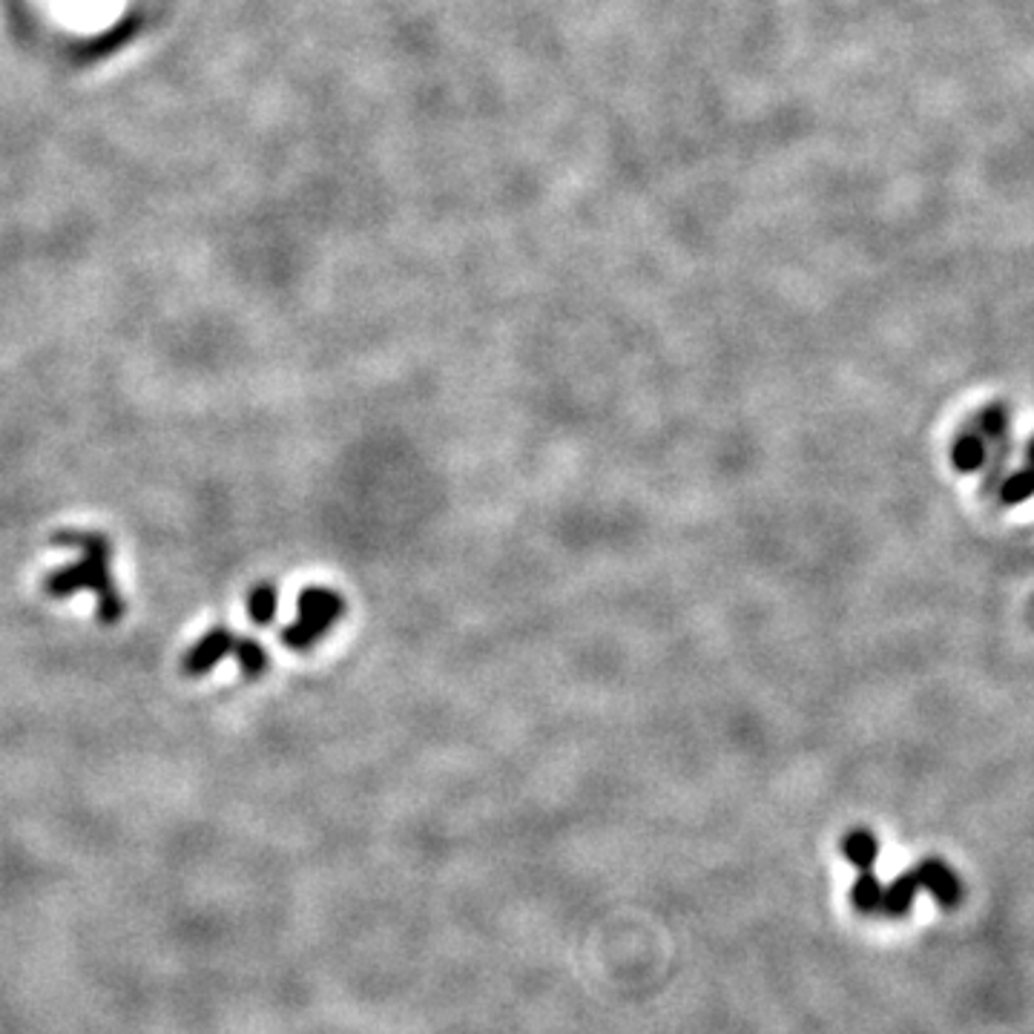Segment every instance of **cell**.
Returning <instances> with one entry per match:
<instances>
[{
  "label": "cell",
  "mask_w": 1034,
  "mask_h": 1034,
  "mask_svg": "<svg viewBox=\"0 0 1034 1034\" xmlns=\"http://www.w3.org/2000/svg\"><path fill=\"white\" fill-rule=\"evenodd\" d=\"M55 546L75 550L78 561L58 566L41 581V592L52 601H66L78 592L95 595V615L104 626H113L124 618L127 604L113 575V543L106 535L92 529H61L52 535Z\"/></svg>",
  "instance_id": "cell-1"
},
{
  "label": "cell",
  "mask_w": 1034,
  "mask_h": 1034,
  "mask_svg": "<svg viewBox=\"0 0 1034 1034\" xmlns=\"http://www.w3.org/2000/svg\"><path fill=\"white\" fill-rule=\"evenodd\" d=\"M345 613V601L339 592L325 586H308L296 598V621L281 629V644L294 653H308Z\"/></svg>",
  "instance_id": "cell-2"
},
{
  "label": "cell",
  "mask_w": 1034,
  "mask_h": 1034,
  "mask_svg": "<svg viewBox=\"0 0 1034 1034\" xmlns=\"http://www.w3.org/2000/svg\"><path fill=\"white\" fill-rule=\"evenodd\" d=\"M242 644V635L233 633L231 626L216 624L213 629H207L202 638L193 644L187 653L182 655V673L191 678L207 676L218 662H225V658H236Z\"/></svg>",
  "instance_id": "cell-3"
},
{
  "label": "cell",
  "mask_w": 1034,
  "mask_h": 1034,
  "mask_svg": "<svg viewBox=\"0 0 1034 1034\" xmlns=\"http://www.w3.org/2000/svg\"><path fill=\"white\" fill-rule=\"evenodd\" d=\"M914 877L922 888H929L936 905L958 908L963 902V885L954 877V871L940 859H925L920 868H914Z\"/></svg>",
  "instance_id": "cell-4"
},
{
  "label": "cell",
  "mask_w": 1034,
  "mask_h": 1034,
  "mask_svg": "<svg viewBox=\"0 0 1034 1034\" xmlns=\"http://www.w3.org/2000/svg\"><path fill=\"white\" fill-rule=\"evenodd\" d=\"M842 853L851 866L859 868V871H871L877 857H880V842H877V837H873L871 830H851V833L842 839Z\"/></svg>",
  "instance_id": "cell-5"
},
{
  "label": "cell",
  "mask_w": 1034,
  "mask_h": 1034,
  "mask_svg": "<svg viewBox=\"0 0 1034 1034\" xmlns=\"http://www.w3.org/2000/svg\"><path fill=\"white\" fill-rule=\"evenodd\" d=\"M917 888H920V882H917L914 871L897 877V880L882 891V911H885L888 917H905L908 911H911V905H914Z\"/></svg>",
  "instance_id": "cell-6"
},
{
  "label": "cell",
  "mask_w": 1034,
  "mask_h": 1034,
  "mask_svg": "<svg viewBox=\"0 0 1034 1034\" xmlns=\"http://www.w3.org/2000/svg\"><path fill=\"white\" fill-rule=\"evenodd\" d=\"M247 618L256 626H270L279 610V592L274 584H256L247 592Z\"/></svg>",
  "instance_id": "cell-7"
},
{
  "label": "cell",
  "mask_w": 1034,
  "mask_h": 1034,
  "mask_svg": "<svg viewBox=\"0 0 1034 1034\" xmlns=\"http://www.w3.org/2000/svg\"><path fill=\"white\" fill-rule=\"evenodd\" d=\"M882 891L885 888L880 885V880L871 871H862L851 888V902L862 914H873V911H882Z\"/></svg>",
  "instance_id": "cell-8"
},
{
  "label": "cell",
  "mask_w": 1034,
  "mask_h": 1034,
  "mask_svg": "<svg viewBox=\"0 0 1034 1034\" xmlns=\"http://www.w3.org/2000/svg\"><path fill=\"white\" fill-rule=\"evenodd\" d=\"M958 463H960V465H965V469H971V465L977 463V446L971 443V440H965V443L960 446Z\"/></svg>",
  "instance_id": "cell-9"
}]
</instances>
